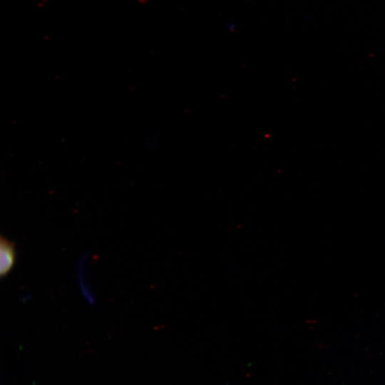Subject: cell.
I'll return each mask as SVG.
<instances>
[{"label":"cell","mask_w":385,"mask_h":385,"mask_svg":"<svg viewBox=\"0 0 385 385\" xmlns=\"http://www.w3.org/2000/svg\"><path fill=\"white\" fill-rule=\"evenodd\" d=\"M0 275L6 277L13 268L16 261V250L14 242L5 238H0Z\"/></svg>","instance_id":"cell-1"}]
</instances>
